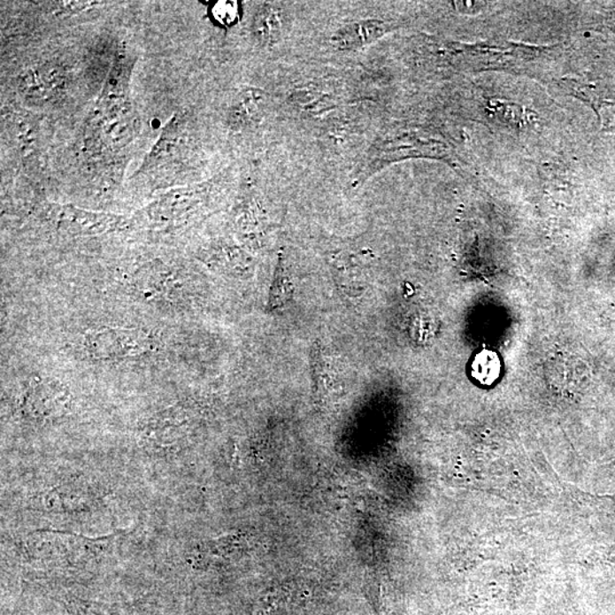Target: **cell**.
I'll return each instance as SVG.
<instances>
[{"label": "cell", "instance_id": "1", "mask_svg": "<svg viewBox=\"0 0 615 615\" xmlns=\"http://www.w3.org/2000/svg\"><path fill=\"white\" fill-rule=\"evenodd\" d=\"M121 534L99 537L57 530H35L21 543L22 554L42 565L81 566L101 563L114 553Z\"/></svg>", "mask_w": 615, "mask_h": 615}, {"label": "cell", "instance_id": "3", "mask_svg": "<svg viewBox=\"0 0 615 615\" xmlns=\"http://www.w3.org/2000/svg\"><path fill=\"white\" fill-rule=\"evenodd\" d=\"M86 351L95 359L133 358L152 350L148 333L137 328L102 327L87 333Z\"/></svg>", "mask_w": 615, "mask_h": 615}, {"label": "cell", "instance_id": "12", "mask_svg": "<svg viewBox=\"0 0 615 615\" xmlns=\"http://www.w3.org/2000/svg\"><path fill=\"white\" fill-rule=\"evenodd\" d=\"M281 29L279 11L272 6H264L257 13L255 19V33L261 42L271 45L276 42Z\"/></svg>", "mask_w": 615, "mask_h": 615}, {"label": "cell", "instance_id": "5", "mask_svg": "<svg viewBox=\"0 0 615 615\" xmlns=\"http://www.w3.org/2000/svg\"><path fill=\"white\" fill-rule=\"evenodd\" d=\"M51 218L61 228L85 235L112 232L126 224L117 214L86 211L73 205H59L51 211Z\"/></svg>", "mask_w": 615, "mask_h": 615}, {"label": "cell", "instance_id": "11", "mask_svg": "<svg viewBox=\"0 0 615 615\" xmlns=\"http://www.w3.org/2000/svg\"><path fill=\"white\" fill-rule=\"evenodd\" d=\"M502 367V361L497 353L484 349L474 357L472 376L481 386L490 387L501 378Z\"/></svg>", "mask_w": 615, "mask_h": 615}, {"label": "cell", "instance_id": "15", "mask_svg": "<svg viewBox=\"0 0 615 615\" xmlns=\"http://www.w3.org/2000/svg\"><path fill=\"white\" fill-rule=\"evenodd\" d=\"M212 14L217 22L224 26H230L235 22L238 15L236 2H218L213 6Z\"/></svg>", "mask_w": 615, "mask_h": 615}, {"label": "cell", "instance_id": "4", "mask_svg": "<svg viewBox=\"0 0 615 615\" xmlns=\"http://www.w3.org/2000/svg\"><path fill=\"white\" fill-rule=\"evenodd\" d=\"M190 419L186 408L176 404L152 416L142 428V439L152 450H172L188 434Z\"/></svg>", "mask_w": 615, "mask_h": 615}, {"label": "cell", "instance_id": "9", "mask_svg": "<svg viewBox=\"0 0 615 615\" xmlns=\"http://www.w3.org/2000/svg\"><path fill=\"white\" fill-rule=\"evenodd\" d=\"M58 85V75L46 67L27 70L19 77V89L33 98L49 97Z\"/></svg>", "mask_w": 615, "mask_h": 615}, {"label": "cell", "instance_id": "13", "mask_svg": "<svg viewBox=\"0 0 615 615\" xmlns=\"http://www.w3.org/2000/svg\"><path fill=\"white\" fill-rule=\"evenodd\" d=\"M63 603L67 611L74 615H118L112 607L101 604V603L85 601L73 595H65L63 597Z\"/></svg>", "mask_w": 615, "mask_h": 615}, {"label": "cell", "instance_id": "6", "mask_svg": "<svg viewBox=\"0 0 615 615\" xmlns=\"http://www.w3.org/2000/svg\"><path fill=\"white\" fill-rule=\"evenodd\" d=\"M95 498L96 496L91 494V491L86 488L65 484V486H57L42 491V494L34 498V504L41 511H46L49 513L69 514L86 511Z\"/></svg>", "mask_w": 615, "mask_h": 615}, {"label": "cell", "instance_id": "8", "mask_svg": "<svg viewBox=\"0 0 615 615\" xmlns=\"http://www.w3.org/2000/svg\"><path fill=\"white\" fill-rule=\"evenodd\" d=\"M265 105L263 91L248 89L237 95L229 111V121L234 127H245L260 118Z\"/></svg>", "mask_w": 615, "mask_h": 615}, {"label": "cell", "instance_id": "10", "mask_svg": "<svg viewBox=\"0 0 615 615\" xmlns=\"http://www.w3.org/2000/svg\"><path fill=\"white\" fill-rule=\"evenodd\" d=\"M384 33H386V27H384L382 22H358L340 30V33L336 35L335 42L342 49H353V47L364 46L368 42L376 41Z\"/></svg>", "mask_w": 615, "mask_h": 615}, {"label": "cell", "instance_id": "7", "mask_svg": "<svg viewBox=\"0 0 615 615\" xmlns=\"http://www.w3.org/2000/svg\"><path fill=\"white\" fill-rule=\"evenodd\" d=\"M244 534H232L200 543L194 550L193 561L196 565H204L210 559L228 558L244 549Z\"/></svg>", "mask_w": 615, "mask_h": 615}, {"label": "cell", "instance_id": "14", "mask_svg": "<svg viewBox=\"0 0 615 615\" xmlns=\"http://www.w3.org/2000/svg\"><path fill=\"white\" fill-rule=\"evenodd\" d=\"M289 287V281L287 277H284L283 271L279 267L276 272L275 281H273L271 299H269V307L276 308L279 305L287 303L291 296V289L283 288Z\"/></svg>", "mask_w": 615, "mask_h": 615}, {"label": "cell", "instance_id": "2", "mask_svg": "<svg viewBox=\"0 0 615 615\" xmlns=\"http://www.w3.org/2000/svg\"><path fill=\"white\" fill-rule=\"evenodd\" d=\"M18 411L23 419L31 422H50L69 412L71 395L58 381L34 378L27 383L19 396Z\"/></svg>", "mask_w": 615, "mask_h": 615}]
</instances>
